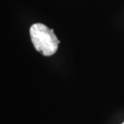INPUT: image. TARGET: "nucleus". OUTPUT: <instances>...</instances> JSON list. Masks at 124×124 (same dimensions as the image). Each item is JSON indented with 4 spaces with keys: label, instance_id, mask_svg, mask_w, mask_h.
Segmentation results:
<instances>
[{
    "label": "nucleus",
    "instance_id": "nucleus-1",
    "mask_svg": "<svg viewBox=\"0 0 124 124\" xmlns=\"http://www.w3.org/2000/svg\"><path fill=\"white\" fill-rule=\"evenodd\" d=\"M30 36L35 50L45 57H50L57 53L59 41L53 29L44 23H36L30 28Z\"/></svg>",
    "mask_w": 124,
    "mask_h": 124
},
{
    "label": "nucleus",
    "instance_id": "nucleus-2",
    "mask_svg": "<svg viewBox=\"0 0 124 124\" xmlns=\"http://www.w3.org/2000/svg\"><path fill=\"white\" fill-rule=\"evenodd\" d=\"M124 124V123H123V124Z\"/></svg>",
    "mask_w": 124,
    "mask_h": 124
}]
</instances>
